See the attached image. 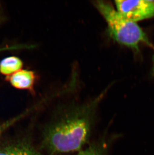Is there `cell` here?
Segmentation results:
<instances>
[{"mask_svg": "<svg viewBox=\"0 0 154 155\" xmlns=\"http://www.w3.org/2000/svg\"><path fill=\"white\" fill-rule=\"evenodd\" d=\"M0 155H42L29 142H15L0 148Z\"/></svg>", "mask_w": 154, "mask_h": 155, "instance_id": "5b68a950", "label": "cell"}, {"mask_svg": "<svg viewBox=\"0 0 154 155\" xmlns=\"http://www.w3.org/2000/svg\"><path fill=\"white\" fill-rule=\"evenodd\" d=\"M152 75L154 77V54L153 57V68L151 71Z\"/></svg>", "mask_w": 154, "mask_h": 155, "instance_id": "30bf717a", "label": "cell"}, {"mask_svg": "<svg viewBox=\"0 0 154 155\" xmlns=\"http://www.w3.org/2000/svg\"><path fill=\"white\" fill-rule=\"evenodd\" d=\"M105 92L92 100L72 101L57 107L43 130L42 145L46 151L57 155L78 152L84 148Z\"/></svg>", "mask_w": 154, "mask_h": 155, "instance_id": "6da1fadb", "label": "cell"}, {"mask_svg": "<svg viewBox=\"0 0 154 155\" xmlns=\"http://www.w3.org/2000/svg\"><path fill=\"white\" fill-rule=\"evenodd\" d=\"M23 65V62L18 57H6L0 62V73L8 77L21 70Z\"/></svg>", "mask_w": 154, "mask_h": 155, "instance_id": "8992f818", "label": "cell"}, {"mask_svg": "<svg viewBox=\"0 0 154 155\" xmlns=\"http://www.w3.org/2000/svg\"><path fill=\"white\" fill-rule=\"evenodd\" d=\"M19 119V117H17L1 124H0V136L6 130H7L9 127H10L11 126L13 125Z\"/></svg>", "mask_w": 154, "mask_h": 155, "instance_id": "ba28073f", "label": "cell"}, {"mask_svg": "<svg viewBox=\"0 0 154 155\" xmlns=\"http://www.w3.org/2000/svg\"><path fill=\"white\" fill-rule=\"evenodd\" d=\"M94 4L106 20L110 36L117 42L136 52L139 51L141 43L151 46L147 35L137 23L123 16L107 2L97 1Z\"/></svg>", "mask_w": 154, "mask_h": 155, "instance_id": "7a4b0ae2", "label": "cell"}, {"mask_svg": "<svg viewBox=\"0 0 154 155\" xmlns=\"http://www.w3.org/2000/svg\"><path fill=\"white\" fill-rule=\"evenodd\" d=\"M7 79L16 88L31 91L33 89L36 76L34 72L32 71L21 69L13 74L8 76Z\"/></svg>", "mask_w": 154, "mask_h": 155, "instance_id": "277c9868", "label": "cell"}, {"mask_svg": "<svg viewBox=\"0 0 154 155\" xmlns=\"http://www.w3.org/2000/svg\"><path fill=\"white\" fill-rule=\"evenodd\" d=\"M107 149L105 141L95 142L78 152L76 155H106Z\"/></svg>", "mask_w": 154, "mask_h": 155, "instance_id": "52a82bcc", "label": "cell"}, {"mask_svg": "<svg viewBox=\"0 0 154 155\" xmlns=\"http://www.w3.org/2000/svg\"><path fill=\"white\" fill-rule=\"evenodd\" d=\"M3 20V14L2 11L1 7V5H0V23H1L2 21Z\"/></svg>", "mask_w": 154, "mask_h": 155, "instance_id": "9c48e42d", "label": "cell"}, {"mask_svg": "<svg viewBox=\"0 0 154 155\" xmlns=\"http://www.w3.org/2000/svg\"><path fill=\"white\" fill-rule=\"evenodd\" d=\"M117 11L133 22L154 17V1L149 0L115 1Z\"/></svg>", "mask_w": 154, "mask_h": 155, "instance_id": "3957f363", "label": "cell"}]
</instances>
